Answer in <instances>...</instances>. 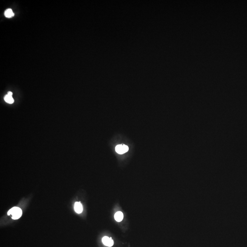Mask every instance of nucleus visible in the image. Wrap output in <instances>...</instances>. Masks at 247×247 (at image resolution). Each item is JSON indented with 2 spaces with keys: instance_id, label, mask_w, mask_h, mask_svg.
<instances>
[{
  "instance_id": "nucleus-2",
  "label": "nucleus",
  "mask_w": 247,
  "mask_h": 247,
  "mask_svg": "<svg viewBox=\"0 0 247 247\" xmlns=\"http://www.w3.org/2000/svg\"><path fill=\"white\" fill-rule=\"evenodd\" d=\"M128 146L125 145H119L117 146L115 148V150L117 153L120 154H122L126 153L127 152H128Z\"/></svg>"
},
{
  "instance_id": "nucleus-5",
  "label": "nucleus",
  "mask_w": 247,
  "mask_h": 247,
  "mask_svg": "<svg viewBox=\"0 0 247 247\" xmlns=\"http://www.w3.org/2000/svg\"><path fill=\"white\" fill-rule=\"evenodd\" d=\"M123 215L122 212H117L114 215V218L115 220L118 222H121L123 219Z\"/></svg>"
},
{
  "instance_id": "nucleus-3",
  "label": "nucleus",
  "mask_w": 247,
  "mask_h": 247,
  "mask_svg": "<svg viewBox=\"0 0 247 247\" xmlns=\"http://www.w3.org/2000/svg\"><path fill=\"white\" fill-rule=\"evenodd\" d=\"M102 242L105 246L108 247H112L114 245V241L112 239L110 238H109L107 236L104 237L102 239Z\"/></svg>"
},
{
  "instance_id": "nucleus-8",
  "label": "nucleus",
  "mask_w": 247,
  "mask_h": 247,
  "mask_svg": "<svg viewBox=\"0 0 247 247\" xmlns=\"http://www.w3.org/2000/svg\"><path fill=\"white\" fill-rule=\"evenodd\" d=\"M7 94L9 95L10 96H12V95H13V92H8V93H7Z\"/></svg>"
},
{
  "instance_id": "nucleus-6",
  "label": "nucleus",
  "mask_w": 247,
  "mask_h": 247,
  "mask_svg": "<svg viewBox=\"0 0 247 247\" xmlns=\"http://www.w3.org/2000/svg\"><path fill=\"white\" fill-rule=\"evenodd\" d=\"M5 16L6 17L8 18H11L13 17L14 14L13 13V11L11 9H8L6 10L4 13Z\"/></svg>"
},
{
  "instance_id": "nucleus-4",
  "label": "nucleus",
  "mask_w": 247,
  "mask_h": 247,
  "mask_svg": "<svg viewBox=\"0 0 247 247\" xmlns=\"http://www.w3.org/2000/svg\"><path fill=\"white\" fill-rule=\"evenodd\" d=\"M74 209L76 212L77 213H81L83 211V207L82 204L79 202L75 203Z\"/></svg>"
},
{
  "instance_id": "nucleus-7",
  "label": "nucleus",
  "mask_w": 247,
  "mask_h": 247,
  "mask_svg": "<svg viewBox=\"0 0 247 247\" xmlns=\"http://www.w3.org/2000/svg\"><path fill=\"white\" fill-rule=\"evenodd\" d=\"M5 101L6 103H9V104H11L14 103V99H13V97L7 94L4 97Z\"/></svg>"
},
{
  "instance_id": "nucleus-1",
  "label": "nucleus",
  "mask_w": 247,
  "mask_h": 247,
  "mask_svg": "<svg viewBox=\"0 0 247 247\" xmlns=\"http://www.w3.org/2000/svg\"><path fill=\"white\" fill-rule=\"evenodd\" d=\"M7 214L9 216H11L12 219L16 220L20 218L22 216V210L20 208L14 207L12 208L9 211Z\"/></svg>"
}]
</instances>
